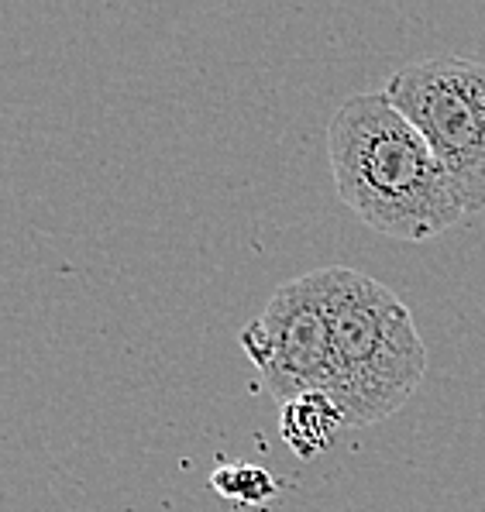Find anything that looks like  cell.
Masks as SVG:
<instances>
[{"mask_svg": "<svg viewBox=\"0 0 485 512\" xmlns=\"http://www.w3.org/2000/svg\"><path fill=\"white\" fill-rule=\"evenodd\" d=\"M327 155L338 196L386 238L427 241L468 217L427 138L386 90L344 100L327 128Z\"/></svg>", "mask_w": 485, "mask_h": 512, "instance_id": "cell-1", "label": "cell"}, {"mask_svg": "<svg viewBox=\"0 0 485 512\" xmlns=\"http://www.w3.org/2000/svg\"><path fill=\"white\" fill-rule=\"evenodd\" d=\"M331 320V385L348 427H369L410 403L427 372L413 313L386 282L355 269H324Z\"/></svg>", "mask_w": 485, "mask_h": 512, "instance_id": "cell-2", "label": "cell"}, {"mask_svg": "<svg viewBox=\"0 0 485 512\" xmlns=\"http://www.w3.org/2000/svg\"><path fill=\"white\" fill-rule=\"evenodd\" d=\"M386 97L427 138L465 214L485 210V62L427 55L396 69Z\"/></svg>", "mask_w": 485, "mask_h": 512, "instance_id": "cell-3", "label": "cell"}, {"mask_svg": "<svg viewBox=\"0 0 485 512\" xmlns=\"http://www.w3.org/2000/svg\"><path fill=\"white\" fill-rule=\"evenodd\" d=\"M241 348L279 403L331 385V320L324 269L279 286L265 310L241 327Z\"/></svg>", "mask_w": 485, "mask_h": 512, "instance_id": "cell-4", "label": "cell"}, {"mask_svg": "<svg viewBox=\"0 0 485 512\" xmlns=\"http://www.w3.org/2000/svg\"><path fill=\"white\" fill-rule=\"evenodd\" d=\"M344 427H348L344 409L334 403L331 392H303L283 403V413H279V433L300 461H314L331 451Z\"/></svg>", "mask_w": 485, "mask_h": 512, "instance_id": "cell-5", "label": "cell"}, {"mask_svg": "<svg viewBox=\"0 0 485 512\" xmlns=\"http://www.w3.org/2000/svg\"><path fill=\"white\" fill-rule=\"evenodd\" d=\"M210 488L221 499L238 502V506H269L279 499V482L265 468L248 461H228L217 464L210 475Z\"/></svg>", "mask_w": 485, "mask_h": 512, "instance_id": "cell-6", "label": "cell"}]
</instances>
